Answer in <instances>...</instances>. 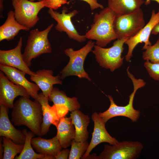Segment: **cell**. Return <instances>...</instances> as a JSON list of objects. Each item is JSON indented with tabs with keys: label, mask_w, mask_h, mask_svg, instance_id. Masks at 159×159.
<instances>
[{
	"label": "cell",
	"mask_w": 159,
	"mask_h": 159,
	"mask_svg": "<svg viewBox=\"0 0 159 159\" xmlns=\"http://www.w3.org/2000/svg\"><path fill=\"white\" fill-rule=\"evenodd\" d=\"M22 96L14 104L11 121L15 126L25 125L35 135L41 137L43 122L42 106L37 100Z\"/></svg>",
	"instance_id": "obj_1"
},
{
	"label": "cell",
	"mask_w": 159,
	"mask_h": 159,
	"mask_svg": "<svg viewBox=\"0 0 159 159\" xmlns=\"http://www.w3.org/2000/svg\"><path fill=\"white\" fill-rule=\"evenodd\" d=\"M116 14L108 6L94 15L93 23L86 33V39L96 41V45L104 47L117 39L114 28Z\"/></svg>",
	"instance_id": "obj_2"
},
{
	"label": "cell",
	"mask_w": 159,
	"mask_h": 159,
	"mask_svg": "<svg viewBox=\"0 0 159 159\" xmlns=\"http://www.w3.org/2000/svg\"><path fill=\"white\" fill-rule=\"evenodd\" d=\"M129 67L127 69L128 77L132 80L133 85V91L129 96L128 103L125 106H119L115 102L113 98L110 95L107 97L110 102L108 109L103 112L99 113L100 116L106 123L109 120L113 117L122 116L130 119L133 122H136L139 118L140 111L135 110L133 106L134 97L137 90L144 87L146 83L142 79H136L128 70Z\"/></svg>",
	"instance_id": "obj_3"
},
{
	"label": "cell",
	"mask_w": 159,
	"mask_h": 159,
	"mask_svg": "<svg viewBox=\"0 0 159 159\" xmlns=\"http://www.w3.org/2000/svg\"><path fill=\"white\" fill-rule=\"evenodd\" d=\"M53 25L52 23L42 31L37 29L30 31L22 54L23 60L28 67L31 65V61L33 59L42 54L52 52L51 45L48 36Z\"/></svg>",
	"instance_id": "obj_4"
},
{
	"label": "cell",
	"mask_w": 159,
	"mask_h": 159,
	"mask_svg": "<svg viewBox=\"0 0 159 159\" xmlns=\"http://www.w3.org/2000/svg\"><path fill=\"white\" fill-rule=\"evenodd\" d=\"M95 45V42L90 40L85 46L78 50H74L71 48L65 49L64 54L69 57V59L67 64L60 72V79H64L67 77L74 75L91 81L83 66L87 56L92 51Z\"/></svg>",
	"instance_id": "obj_5"
},
{
	"label": "cell",
	"mask_w": 159,
	"mask_h": 159,
	"mask_svg": "<svg viewBox=\"0 0 159 159\" xmlns=\"http://www.w3.org/2000/svg\"><path fill=\"white\" fill-rule=\"evenodd\" d=\"M128 39H117L114 42L113 45L108 48L95 45L92 52L100 65L109 69L111 72L120 67L123 62L124 58L121 57L124 49L123 46Z\"/></svg>",
	"instance_id": "obj_6"
},
{
	"label": "cell",
	"mask_w": 159,
	"mask_h": 159,
	"mask_svg": "<svg viewBox=\"0 0 159 159\" xmlns=\"http://www.w3.org/2000/svg\"><path fill=\"white\" fill-rule=\"evenodd\" d=\"M143 12L141 9L133 13L116 15L114 28L117 39H129L136 35L145 25Z\"/></svg>",
	"instance_id": "obj_7"
},
{
	"label": "cell",
	"mask_w": 159,
	"mask_h": 159,
	"mask_svg": "<svg viewBox=\"0 0 159 159\" xmlns=\"http://www.w3.org/2000/svg\"><path fill=\"white\" fill-rule=\"evenodd\" d=\"M16 20L21 25L30 29L39 20L38 14L45 7V0L33 2L28 0H12Z\"/></svg>",
	"instance_id": "obj_8"
},
{
	"label": "cell",
	"mask_w": 159,
	"mask_h": 159,
	"mask_svg": "<svg viewBox=\"0 0 159 159\" xmlns=\"http://www.w3.org/2000/svg\"><path fill=\"white\" fill-rule=\"evenodd\" d=\"M143 148L138 141H123L112 146L105 145L98 156L99 159H135L139 156Z\"/></svg>",
	"instance_id": "obj_9"
},
{
	"label": "cell",
	"mask_w": 159,
	"mask_h": 159,
	"mask_svg": "<svg viewBox=\"0 0 159 159\" xmlns=\"http://www.w3.org/2000/svg\"><path fill=\"white\" fill-rule=\"evenodd\" d=\"M68 11L67 8L64 6L61 13L51 9H49L48 12L51 17L57 22L55 26L56 30L66 33L69 38L79 42L85 41L86 38L85 35L78 33L71 21V19L78 14V11L74 10L67 13Z\"/></svg>",
	"instance_id": "obj_10"
},
{
	"label": "cell",
	"mask_w": 159,
	"mask_h": 159,
	"mask_svg": "<svg viewBox=\"0 0 159 159\" xmlns=\"http://www.w3.org/2000/svg\"><path fill=\"white\" fill-rule=\"evenodd\" d=\"M159 22V9L157 13H156L155 10L153 9L148 23L136 35L126 41L125 43L128 47V52L125 56V59L127 62L130 61L132 56L134 49L139 43L144 42V45L143 49L145 50L148 47L152 45L149 40L150 35L154 27Z\"/></svg>",
	"instance_id": "obj_11"
},
{
	"label": "cell",
	"mask_w": 159,
	"mask_h": 159,
	"mask_svg": "<svg viewBox=\"0 0 159 159\" xmlns=\"http://www.w3.org/2000/svg\"><path fill=\"white\" fill-rule=\"evenodd\" d=\"M1 71H0V105L12 109L14 99L18 96L30 98L26 90L23 87L11 82Z\"/></svg>",
	"instance_id": "obj_12"
},
{
	"label": "cell",
	"mask_w": 159,
	"mask_h": 159,
	"mask_svg": "<svg viewBox=\"0 0 159 159\" xmlns=\"http://www.w3.org/2000/svg\"><path fill=\"white\" fill-rule=\"evenodd\" d=\"M94 122V127L92 139L88 148L82 159H86L93 149L98 144L103 142L107 143L111 145H114L119 142L116 139L112 137L108 133L105 128V123L96 112L91 115Z\"/></svg>",
	"instance_id": "obj_13"
},
{
	"label": "cell",
	"mask_w": 159,
	"mask_h": 159,
	"mask_svg": "<svg viewBox=\"0 0 159 159\" xmlns=\"http://www.w3.org/2000/svg\"><path fill=\"white\" fill-rule=\"evenodd\" d=\"M22 39L21 37L16 46L8 50H0V64L11 67L31 76H35L36 72L29 69L24 62L21 53Z\"/></svg>",
	"instance_id": "obj_14"
},
{
	"label": "cell",
	"mask_w": 159,
	"mask_h": 159,
	"mask_svg": "<svg viewBox=\"0 0 159 159\" xmlns=\"http://www.w3.org/2000/svg\"><path fill=\"white\" fill-rule=\"evenodd\" d=\"M0 69L11 82L24 87L30 97L38 101V91L40 89L36 83L29 81L26 78L25 72L16 68L1 64H0Z\"/></svg>",
	"instance_id": "obj_15"
},
{
	"label": "cell",
	"mask_w": 159,
	"mask_h": 159,
	"mask_svg": "<svg viewBox=\"0 0 159 159\" xmlns=\"http://www.w3.org/2000/svg\"><path fill=\"white\" fill-rule=\"evenodd\" d=\"M0 136L11 140L18 144H24L25 136L23 131L16 129L10 121L8 115V108L0 105Z\"/></svg>",
	"instance_id": "obj_16"
},
{
	"label": "cell",
	"mask_w": 159,
	"mask_h": 159,
	"mask_svg": "<svg viewBox=\"0 0 159 159\" xmlns=\"http://www.w3.org/2000/svg\"><path fill=\"white\" fill-rule=\"evenodd\" d=\"M38 101L40 103L43 112V122L42 125L41 137L46 135L49 130L51 124L57 127L60 120L56 107L54 104L50 106L49 103L48 97L42 92L39 94Z\"/></svg>",
	"instance_id": "obj_17"
},
{
	"label": "cell",
	"mask_w": 159,
	"mask_h": 159,
	"mask_svg": "<svg viewBox=\"0 0 159 159\" xmlns=\"http://www.w3.org/2000/svg\"><path fill=\"white\" fill-rule=\"evenodd\" d=\"M53 72L50 69L39 70L35 76H30V79L34 82L42 90L44 96L48 97L55 84H62L60 76L53 75Z\"/></svg>",
	"instance_id": "obj_18"
},
{
	"label": "cell",
	"mask_w": 159,
	"mask_h": 159,
	"mask_svg": "<svg viewBox=\"0 0 159 159\" xmlns=\"http://www.w3.org/2000/svg\"><path fill=\"white\" fill-rule=\"evenodd\" d=\"M40 137L32 138L31 141L33 147L39 153L55 157L62 150V148L56 135L50 139Z\"/></svg>",
	"instance_id": "obj_19"
},
{
	"label": "cell",
	"mask_w": 159,
	"mask_h": 159,
	"mask_svg": "<svg viewBox=\"0 0 159 159\" xmlns=\"http://www.w3.org/2000/svg\"><path fill=\"white\" fill-rule=\"evenodd\" d=\"M70 117L75 128L74 140L77 142L87 141L89 135L87 129L90 122L89 116L78 109L71 112Z\"/></svg>",
	"instance_id": "obj_20"
},
{
	"label": "cell",
	"mask_w": 159,
	"mask_h": 159,
	"mask_svg": "<svg viewBox=\"0 0 159 159\" xmlns=\"http://www.w3.org/2000/svg\"><path fill=\"white\" fill-rule=\"evenodd\" d=\"M57 136L62 148H67L74 140L75 130L70 117L61 118L57 127Z\"/></svg>",
	"instance_id": "obj_21"
},
{
	"label": "cell",
	"mask_w": 159,
	"mask_h": 159,
	"mask_svg": "<svg viewBox=\"0 0 159 159\" xmlns=\"http://www.w3.org/2000/svg\"><path fill=\"white\" fill-rule=\"evenodd\" d=\"M28 28L20 24L16 20L14 11L10 10L7 13V19L0 26V42L13 40L21 30L28 31Z\"/></svg>",
	"instance_id": "obj_22"
},
{
	"label": "cell",
	"mask_w": 159,
	"mask_h": 159,
	"mask_svg": "<svg viewBox=\"0 0 159 159\" xmlns=\"http://www.w3.org/2000/svg\"><path fill=\"white\" fill-rule=\"evenodd\" d=\"M145 2L144 0H108V7L116 15H126L138 11Z\"/></svg>",
	"instance_id": "obj_23"
},
{
	"label": "cell",
	"mask_w": 159,
	"mask_h": 159,
	"mask_svg": "<svg viewBox=\"0 0 159 159\" xmlns=\"http://www.w3.org/2000/svg\"><path fill=\"white\" fill-rule=\"evenodd\" d=\"M49 101L55 105H61L67 106L69 111L72 112L79 109L80 105L77 99L75 97H68L65 93L60 91L57 88L54 87L48 97Z\"/></svg>",
	"instance_id": "obj_24"
},
{
	"label": "cell",
	"mask_w": 159,
	"mask_h": 159,
	"mask_svg": "<svg viewBox=\"0 0 159 159\" xmlns=\"http://www.w3.org/2000/svg\"><path fill=\"white\" fill-rule=\"evenodd\" d=\"M25 139L23 150L15 159H43L45 155L36 153L32 147L31 140L35 134L32 131L27 132L26 129L23 130Z\"/></svg>",
	"instance_id": "obj_25"
},
{
	"label": "cell",
	"mask_w": 159,
	"mask_h": 159,
	"mask_svg": "<svg viewBox=\"0 0 159 159\" xmlns=\"http://www.w3.org/2000/svg\"><path fill=\"white\" fill-rule=\"evenodd\" d=\"M2 145L4 148L3 159H14L18 153L22 152L24 144H18L14 143L11 139L3 137Z\"/></svg>",
	"instance_id": "obj_26"
},
{
	"label": "cell",
	"mask_w": 159,
	"mask_h": 159,
	"mask_svg": "<svg viewBox=\"0 0 159 159\" xmlns=\"http://www.w3.org/2000/svg\"><path fill=\"white\" fill-rule=\"evenodd\" d=\"M89 144L87 140L84 142H77L74 140L71 144L68 159H80L87 150Z\"/></svg>",
	"instance_id": "obj_27"
},
{
	"label": "cell",
	"mask_w": 159,
	"mask_h": 159,
	"mask_svg": "<svg viewBox=\"0 0 159 159\" xmlns=\"http://www.w3.org/2000/svg\"><path fill=\"white\" fill-rule=\"evenodd\" d=\"M143 53V59L152 63H159V37L156 42L148 47Z\"/></svg>",
	"instance_id": "obj_28"
},
{
	"label": "cell",
	"mask_w": 159,
	"mask_h": 159,
	"mask_svg": "<svg viewBox=\"0 0 159 159\" xmlns=\"http://www.w3.org/2000/svg\"><path fill=\"white\" fill-rule=\"evenodd\" d=\"M144 66L150 76L155 80L159 81V63H152L146 61Z\"/></svg>",
	"instance_id": "obj_29"
},
{
	"label": "cell",
	"mask_w": 159,
	"mask_h": 159,
	"mask_svg": "<svg viewBox=\"0 0 159 159\" xmlns=\"http://www.w3.org/2000/svg\"><path fill=\"white\" fill-rule=\"evenodd\" d=\"M69 2L67 0H45V7L55 10L62 5L68 4Z\"/></svg>",
	"instance_id": "obj_30"
},
{
	"label": "cell",
	"mask_w": 159,
	"mask_h": 159,
	"mask_svg": "<svg viewBox=\"0 0 159 159\" xmlns=\"http://www.w3.org/2000/svg\"><path fill=\"white\" fill-rule=\"evenodd\" d=\"M55 105L56 107L58 116L60 119L65 117V115L69 111L68 107L63 105Z\"/></svg>",
	"instance_id": "obj_31"
},
{
	"label": "cell",
	"mask_w": 159,
	"mask_h": 159,
	"mask_svg": "<svg viewBox=\"0 0 159 159\" xmlns=\"http://www.w3.org/2000/svg\"><path fill=\"white\" fill-rule=\"evenodd\" d=\"M85 1L88 4L90 7L91 10H93L95 9L100 8L102 9L104 7L103 5L99 3L97 0H81Z\"/></svg>",
	"instance_id": "obj_32"
},
{
	"label": "cell",
	"mask_w": 159,
	"mask_h": 159,
	"mask_svg": "<svg viewBox=\"0 0 159 159\" xmlns=\"http://www.w3.org/2000/svg\"><path fill=\"white\" fill-rule=\"evenodd\" d=\"M70 150L65 148L61 150L58 154L55 156L56 159H68Z\"/></svg>",
	"instance_id": "obj_33"
},
{
	"label": "cell",
	"mask_w": 159,
	"mask_h": 159,
	"mask_svg": "<svg viewBox=\"0 0 159 159\" xmlns=\"http://www.w3.org/2000/svg\"><path fill=\"white\" fill-rule=\"evenodd\" d=\"M151 33L156 35L159 33V22L155 26L153 29Z\"/></svg>",
	"instance_id": "obj_34"
},
{
	"label": "cell",
	"mask_w": 159,
	"mask_h": 159,
	"mask_svg": "<svg viewBox=\"0 0 159 159\" xmlns=\"http://www.w3.org/2000/svg\"><path fill=\"white\" fill-rule=\"evenodd\" d=\"M0 140V159H3L4 153V148L2 145V138L1 137Z\"/></svg>",
	"instance_id": "obj_35"
},
{
	"label": "cell",
	"mask_w": 159,
	"mask_h": 159,
	"mask_svg": "<svg viewBox=\"0 0 159 159\" xmlns=\"http://www.w3.org/2000/svg\"><path fill=\"white\" fill-rule=\"evenodd\" d=\"M4 0H0V18H4V17L3 14V12L4 10V6L3 1Z\"/></svg>",
	"instance_id": "obj_36"
},
{
	"label": "cell",
	"mask_w": 159,
	"mask_h": 159,
	"mask_svg": "<svg viewBox=\"0 0 159 159\" xmlns=\"http://www.w3.org/2000/svg\"><path fill=\"white\" fill-rule=\"evenodd\" d=\"M86 159H99V156H97L96 154H94L90 155Z\"/></svg>",
	"instance_id": "obj_37"
},
{
	"label": "cell",
	"mask_w": 159,
	"mask_h": 159,
	"mask_svg": "<svg viewBox=\"0 0 159 159\" xmlns=\"http://www.w3.org/2000/svg\"><path fill=\"white\" fill-rule=\"evenodd\" d=\"M151 1H155L159 4V0H146L144 4L146 5H148L150 4Z\"/></svg>",
	"instance_id": "obj_38"
},
{
	"label": "cell",
	"mask_w": 159,
	"mask_h": 159,
	"mask_svg": "<svg viewBox=\"0 0 159 159\" xmlns=\"http://www.w3.org/2000/svg\"><path fill=\"white\" fill-rule=\"evenodd\" d=\"M55 156L52 155H45L43 159H55Z\"/></svg>",
	"instance_id": "obj_39"
},
{
	"label": "cell",
	"mask_w": 159,
	"mask_h": 159,
	"mask_svg": "<svg viewBox=\"0 0 159 159\" xmlns=\"http://www.w3.org/2000/svg\"><path fill=\"white\" fill-rule=\"evenodd\" d=\"M28 0L32 1H33V2H34V1L36 0H37L38 1H40L43 0Z\"/></svg>",
	"instance_id": "obj_40"
}]
</instances>
